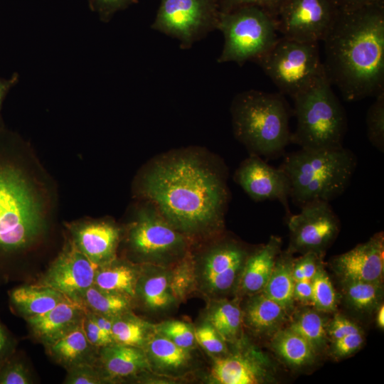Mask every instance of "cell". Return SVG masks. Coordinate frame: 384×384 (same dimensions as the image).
Returning a JSON list of instances; mask_svg holds the SVG:
<instances>
[{
	"label": "cell",
	"mask_w": 384,
	"mask_h": 384,
	"mask_svg": "<svg viewBox=\"0 0 384 384\" xmlns=\"http://www.w3.org/2000/svg\"><path fill=\"white\" fill-rule=\"evenodd\" d=\"M141 192L183 235L222 225L228 198L225 179L197 154L178 152L155 161L142 176Z\"/></svg>",
	"instance_id": "obj_1"
},
{
	"label": "cell",
	"mask_w": 384,
	"mask_h": 384,
	"mask_svg": "<svg viewBox=\"0 0 384 384\" xmlns=\"http://www.w3.org/2000/svg\"><path fill=\"white\" fill-rule=\"evenodd\" d=\"M322 42L325 74L344 100L384 92V4L338 9Z\"/></svg>",
	"instance_id": "obj_2"
},
{
	"label": "cell",
	"mask_w": 384,
	"mask_h": 384,
	"mask_svg": "<svg viewBox=\"0 0 384 384\" xmlns=\"http://www.w3.org/2000/svg\"><path fill=\"white\" fill-rule=\"evenodd\" d=\"M20 151L14 139L0 132V259L29 247L46 225L45 199Z\"/></svg>",
	"instance_id": "obj_3"
},
{
	"label": "cell",
	"mask_w": 384,
	"mask_h": 384,
	"mask_svg": "<svg viewBox=\"0 0 384 384\" xmlns=\"http://www.w3.org/2000/svg\"><path fill=\"white\" fill-rule=\"evenodd\" d=\"M291 112L280 92L256 90L241 92L230 105L234 135L251 154L278 156L291 143Z\"/></svg>",
	"instance_id": "obj_4"
},
{
	"label": "cell",
	"mask_w": 384,
	"mask_h": 384,
	"mask_svg": "<svg viewBox=\"0 0 384 384\" xmlns=\"http://www.w3.org/2000/svg\"><path fill=\"white\" fill-rule=\"evenodd\" d=\"M357 166L354 153L343 146L288 154L281 168L291 184L290 198L300 208L314 201L330 202L348 188Z\"/></svg>",
	"instance_id": "obj_5"
},
{
	"label": "cell",
	"mask_w": 384,
	"mask_h": 384,
	"mask_svg": "<svg viewBox=\"0 0 384 384\" xmlns=\"http://www.w3.org/2000/svg\"><path fill=\"white\" fill-rule=\"evenodd\" d=\"M292 100L297 126L292 132L291 143L305 150L343 146L346 115L325 72Z\"/></svg>",
	"instance_id": "obj_6"
},
{
	"label": "cell",
	"mask_w": 384,
	"mask_h": 384,
	"mask_svg": "<svg viewBox=\"0 0 384 384\" xmlns=\"http://www.w3.org/2000/svg\"><path fill=\"white\" fill-rule=\"evenodd\" d=\"M217 30L224 37L218 63L242 65L265 54L278 39L276 18L254 6L220 11Z\"/></svg>",
	"instance_id": "obj_7"
},
{
	"label": "cell",
	"mask_w": 384,
	"mask_h": 384,
	"mask_svg": "<svg viewBox=\"0 0 384 384\" xmlns=\"http://www.w3.org/2000/svg\"><path fill=\"white\" fill-rule=\"evenodd\" d=\"M277 86L292 98L311 85L324 72L319 43L279 37L255 61Z\"/></svg>",
	"instance_id": "obj_8"
},
{
	"label": "cell",
	"mask_w": 384,
	"mask_h": 384,
	"mask_svg": "<svg viewBox=\"0 0 384 384\" xmlns=\"http://www.w3.org/2000/svg\"><path fill=\"white\" fill-rule=\"evenodd\" d=\"M219 15L217 0H160L151 27L189 49L217 30Z\"/></svg>",
	"instance_id": "obj_9"
},
{
	"label": "cell",
	"mask_w": 384,
	"mask_h": 384,
	"mask_svg": "<svg viewBox=\"0 0 384 384\" xmlns=\"http://www.w3.org/2000/svg\"><path fill=\"white\" fill-rule=\"evenodd\" d=\"M132 250L146 262H166L183 253L182 233L170 225L155 208H142L128 234Z\"/></svg>",
	"instance_id": "obj_10"
},
{
	"label": "cell",
	"mask_w": 384,
	"mask_h": 384,
	"mask_svg": "<svg viewBox=\"0 0 384 384\" xmlns=\"http://www.w3.org/2000/svg\"><path fill=\"white\" fill-rule=\"evenodd\" d=\"M288 228V251L302 255L309 252L324 254L339 233L340 221L330 202L314 201L289 217Z\"/></svg>",
	"instance_id": "obj_11"
},
{
	"label": "cell",
	"mask_w": 384,
	"mask_h": 384,
	"mask_svg": "<svg viewBox=\"0 0 384 384\" xmlns=\"http://www.w3.org/2000/svg\"><path fill=\"white\" fill-rule=\"evenodd\" d=\"M338 9L333 0H287L276 18L282 36L301 41H322Z\"/></svg>",
	"instance_id": "obj_12"
},
{
	"label": "cell",
	"mask_w": 384,
	"mask_h": 384,
	"mask_svg": "<svg viewBox=\"0 0 384 384\" xmlns=\"http://www.w3.org/2000/svg\"><path fill=\"white\" fill-rule=\"evenodd\" d=\"M98 267L71 239L43 276L40 284L50 287L79 303L82 294L94 284Z\"/></svg>",
	"instance_id": "obj_13"
},
{
	"label": "cell",
	"mask_w": 384,
	"mask_h": 384,
	"mask_svg": "<svg viewBox=\"0 0 384 384\" xmlns=\"http://www.w3.org/2000/svg\"><path fill=\"white\" fill-rule=\"evenodd\" d=\"M235 178L253 200H276L289 211L291 184L287 174L281 167L271 166L260 156L251 154L237 169Z\"/></svg>",
	"instance_id": "obj_14"
},
{
	"label": "cell",
	"mask_w": 384,
	"mask_h": 384,
	"mask_svg": "<svg viewBox=\"0 0 384 384\" xmlns=\"http://www.w3.org/2000/svg\"><path fill=\"white\" fill-rule=\"evenodd\" d=\"M247 254L234 242H225L207 252L201 260L198 278L204 290L210 294L228 292L241 273Z\"/></svg>",
	"instance_id": "obj_15"
},
{
	"label": "cell",
	"mask_w": 384,
	"mask_h": 384,
	"mask_svg": "<svg viewBox=\"0 0 384 384\" xmlns=\"http://www.w3.org/2000/svg\"><path fill=\"white\" fill-rule=\"evenodd\" d=\"M331 265L341 280L382 282L384 273L383 233H377L368 241L334 257Z\"/></svg>",
	"instance_id": "obj_16"
},
{
	"label": "cell",
	"mask_w": 384,
	"mask_h": 384,
	"mask_svg": "<svg viewBox=\"0 0 384 384\" xmlns=\"http://www.w3.org/2000/svg\"><path fill=\"white\" fill-rule=\"evenodd\" d=\"M73 240L93 263L98 266L114 260L119 240V230L115 225L100 221L76 224L71 228Z\"/></svg>",
	"instance_id": "obj_17"
},
{
	"label": "cell",
	"mask_w": 384,
	"mask_h": 384,
	"mask_svg": "<svg viewBox=\"0 0 384 384\" xmlns=\"http://www.w3.org/2000/svg\"><path fill=\"white\" fill-rule=\"evenodd\" d=\"M85 313L82 305L70 299L43 314L26 318V321L34 337L46 346L81 324Z\"/></svg>",
	"instance_id": "obj_18"
},
{
	"label": "cell",
	"mask_w": 384,
	"mask_h": 384,
	"mask_svg": "<svg viewBox=\"0 0 384 384\" xmlns=\"http://www.w3.org/2000/svg\"><path fill=\"white\" fill-rule=\"evenodd\" d=\"M268 376L262 356L242 353L216 359L210 371L213 380L220 384H257Z\"/></svg>",
	"instance_id": "obj_19"
},
{
	"label": "cell",
	"mask_w": 384,
	"mask_h": 384,
	"mask_svg": "<svg viewBox=\"0 0 384 384\" xmlns=\"http://www.w3.org/2000/svg\"><path fill=\"white\" fill-rule=\"evenodd\" d=\"M281 246V238L272 236L267 244L247 256L240 275V284L244 292L257 294L262 292L272 274Z\"/></svg>",
	"instance_id": "obj_20"
},
{
	"label": "cell",
	"mask_w": 384,
	"mask_h": 384,
	"mask_svg": "<svg viewBox=\"0 0 384 384\" xmlns=\"http://www.w3.org/2000/svg\"><path fill=\"white\" fill-rule=\"evenodd\" d=\"M99 361L109 380L136 375L150 364L141 348L116 343L101 347Z\"/></svg>",
	"instance_id": "obj_21"
},
{
	"label": "cell",
	"mask_w": 384,
	"mask_h": 384,
	"mask_svg": "<svg viewBox=\"0 0 384 384\" xmlns=\"http://www.w3.org/2000/svg\"><path fill=\"white\" fill-rule=\"evenodd\" d=\"M10 299L17 311L26 319L43 314L71 299L50 287L39 284L23 285L13 289Z\"/></svg>",
	"instance_id": "obj_22"
},
{
	"label": "cell",
	"mask_w": 384,
	"mask_h": 384,
	"mask_svg": "<svg viewBox=\"0 0 384 384\" xmlns=\"http://www.w3.org/2000/svg\"><path fill=\"white\" fill-rule=\"evenodd\" d=\"M46 347L50 356L66 369L79 363L95 362V347L89 342L86 336L83 321L68 334Z\"/></svg>",
	"instance_id": "obj_23"
},
{
	"label": "cell",
	"mask_w": 384,
	"mask_h": 384,
	"mask_svg": "<svg viewBox=\"0 0 384 384\" xmlns=\"http://www.w3.org/2000/svg\"><path fill=\"white\" fill-rule=\"evenodd\" d=\"M139 276V271L134 265L116 262L114 260L98 267L93 284L101 289L132 299L136 296Z\"/></svg>",
	"instance_id": "obj_24"
},
{
	"label": "cell",
	"mask_w": 384,
	"mask_h": 384,
	"mask_svg": "<svg viewBox=\"0 0 384 384\" xmlns=\"http://www.w3.org/2000/svg\"><path fill=\"white\" fill-rule=\"evenodd\" d=\"M292 252L278 255L272 274L262 293L281 305L286 311L294 306V279L292 275Z\"/></svg>",
	"instance_id": "obj_25"
},
{
	"label": "cell",
	"mask_w": 384,
	"mask_h": 384,
	"mask_svg": "<svg viewBox=\"0 0 384 384\" xmlns=\"http://www.w3.org/2000/svg\"><path fill=\"white\" fill-rule=\"evenodd\" d=\"M272 346L276 353L293 367L309 365L315 359L316 352L311 346L289 327L275 333Z\"/></svg>",
	"instance_id": "obj_26"
},
{
	"label": "cell",
	"mask_w": 384,
	"mask_h": 384,
	"mask_svg": "<svg viewBox=\"0 0 384 384\" xmlns=\"http://www.w3.org/2000/svg\"><path fill=\"white\" fill-rule=\"evenodd\" d=\"M248 303L245 318L247 325L260 333L277 329L285 319L286 310L278 303L260 292Z\"/></svg>",
	"instance_id": "obj_27"
},
{
	"label": "cell",
	"mask_w": 384,
	"mask_h": 384,
	"mask_svg": "<svg viewBox=\"0 0 384 384\" xmlns=\"http://www.w3.org/2000/svg\"><path fill=\"white\" fill-rule=\"evenodd\" d=\"M148 360L164 371H176L186 367L190 361L188 349L181 348L166 336L156 335L147 340Z\"/></svg>",
	"instance_id": "obj_28"
},
{
	"label": "cell",
	"mask_w": 384,
	"mask_h": 384,
	"mask_svg": "<svg viewBox=\"0 0 384 384\" xmlns=\"http://www.w3.org/2000/svg\"><path fill=\"white\" fill-rule=\"evenodd\" d=\"M171 275L164 272L139 276L136 296L139 294L144 305L151 310L166 309L174 302L171 285Z\"/></svg>",
	"instance_id": "obj_29"
},
{
	"label": "cell",
	"mask_w": 384,
	"mask_h": 384,
	"mask_svg": "<svg viewBox=\"0 0 384 384\" xmlns=\"http://www.w3.org/2000/svg\"><path fill=\"white\" fill-rule=\"evenodd\" d=\"M79 303L86 311L112 318L129 312L131 309V298L94 284L85 290Z\"/></svg>",
	"instance_id": "obj_30"
},
{
	"label": "cell",
	"mask_w": 384,
	"mask_h": 384,
	"mask_svg": "<svg viewBox=\"0 0 384 384\" xmlns=\"http://www.w3.org/2000/svg\"><path fill=\"white\" fill-rule=\"evenodd\" d=\"M348 304L357 311L370 312L379 307L383 298L382 282L341 280Z\"/></svg>",
	"instance_id": "obj_31"
},
{
	"label": "cell",
	"mask_w": 384,
	"mask_h": 384,
	"mask_svg": "<svg viewBox=\"0 0 384 384\" xmlns=\"http://www.w3.org/2000/svg\"><path fill=\"white\" fill-rule=\"evenodd\" d=\"M242 314L239 306L230 301H220L208 314L209 323L225 341H233L240 334Z\"/></svg>",
	"instance_id": "obj_32"
},
{
	"label": "cell",
	"mask_w": 384,
	"mask_h": 384,
	"mask_svg": "<svg viewBox=\"0 0 384 384\" xmlns=\"http://www.w3.org/2000/svg\"><path fill=\"white\" fill-rule=\"evenodd\" d=\"M289 328L301 335L316 353L326 344V324L316 309H306L297 312Z\"/></svg>",
	"instance_id": "obj_33"
},
{
	"label": "cell",
	"mask_w": 384,
	"mask_h": 384,
	"mask_svg": "<svg viewBox=\"0 0 384 384\" xmlns=\"http://www.w3.org/2000/svg\"><path fill=\"white\" fill-rule=\"evenodd\" d=\"M114 343L139 347L147 341V325L129 312L114 317L112 324Z\"/></svg>",
	"instance_id": "obj_34"
},
{
	"label": "cell",
	"mask_w": 384,
	"mask_h": 384,
	"mask_svg": "<svg viewBox=\"0 0 384 384\" xmlns=\"http://www.w3.org/2000/svg\"><path fill=\"white\" fill-rule=\"evenodd\" d=\"M313 304L321 312H331L336 309L337 294L326 272L321 266L311 280Z\"/></svg>",
	"instance_id": "obj_35"
},
{
	"label": "cell",
	"mask_w": 384,
	"mask_h": 384,
	"mask_svg": "<svg viewBox=\"0 0 384 384\" xmlns=\"http://www.w3.org/2000/svg\"><path fill=\"white\" fill-rule=\"evenodd\" d=\"M366 117L367 137L370 143L379 151L384 152V92L375 97Z\"/></svg>",
	"instance_id": "obj_36"
},
{
	"label": "cell",
	"mask_w": 384,
	"mask_h": 384,
	"mask_svg": "<svg viewBox=\"0 0 384 384\" xmlns=\"http://www.w3.org/2000/svg\"><path fill=\"white\" fill-rule=\"evenodd\" d=\"M64 380L66 384H100L110 380L95 363H82L68 369Z\"/></svg>",
	"instance_id": "obj_37"
},
{
	"label": "cell",
	"mask_w": 384,
	"mask_h": 384,
	"mask_svg": "<svg viewBox=\"0 0 384 384\" xmlns=\"http://www.w3.org/2000/svg\"><path fill=\"white\" fill-rule=\"evenodd\" d=\"M159 333L171 339L178 346L189 349L196 340L195 333L187 324L180 321L164 323L159 329Z\"/></svg>",
	"instance_id": "obj_38"
},
{
	"label": "cell",
	"mask_w": 384,
	"mask_h": 384,
	"mask_svg": "<svg viewBox=\"0 0 384 384\" xmlns=\"http://www.w3.org/2000/svg\"><path fill=\"white\" fill-rule=\"evenodd\" d=\"M324 254L309 252L297 260H293L292 275L294 281L312 280L319 268L323 266Z\"/></svg>",
	"instance_id": "obj_39"
},
{
	"label": "cell",
	"mask_w": 384,
	"mask_h": 384,
	"mask_svg": "<svg viewBox=\"0 0 384 384\" xmlns=\"http://www.w3.org/2000/svg\"><path fill=\"white\" fill-rule=\"evenodd\" d=\"M287 0H217L220 11L226 12L235 9L246 6H257L271 16H277Z\"/></svg>",
	"instance_id": "obj_40"
},
{
	"label": "cell",
	"mask_w": 384,
	"mask_h": 384,
	"mask_svg": "<svg viewBox=\"0 0 384 384\" xmlns=\"http://www.w3.org/2000/svg\"><path fill=\"white\" fill-rule=\"evenodd\" d=\"M31 374L26 366L18 360L9 359L0 368V384H29Z\"/></svg>",
	"instance_id": "obj_41"
},
{
	"label": "cell",
	"mask_w": 384,
	"mask_h": 384,
	"mask_svg": "<svg viewBox=\"0 0 384 384\" xmlns=\"http://www.w3.org/2000/svg\"><path fill=\"white\" fill-rule=\"evenodd\" d=\"M196 341L208 353L218 354L225 351L224 340L208 322L195 331Z\"/></svg>",
	"instance_id": "obj_42"
},
{
	"label": "cell",
	"mask_w": 384,
	"mask_h": 384,
	"mask_svg": "<svg viewBox=\"0 0 384 384\" xmlns=\"http://www.w3.org/2000/svg\"><path fill=\"white\" fill-rule=\"evenodd\" d=\"M192 261L185 259L178 267L174 275H171V289L174 297H183L191 286L193 280Z\"/></svg>",
	"instance_id": "obj_43"
},
{
	"label": "cell",
	"mask_w": 384,
	"mask_h": 384,
	"mask_svg": "<svg viewBox=\"0 0 384 384\" xmlns=\"http://www.w3.org/2000/svg\"><path fill=\"white\" fill-rule=\"evenodd\" d=\"M90 8L101 20L108 21L117 11L125 9L138 0H89Z\"/></svg>",
	"instance_id": "obj_44"
},
{
	"label": "cell",
	"mask_w": 384,
	"mask_h": 384,
	"mask_svg": "<svg viewBox=\"0 0 384 384\" xmlns=\"http://www.w3.org/2000/svg\"><path fill=\"white\" fill-rule=\"evenodd\" d=\"M361 332L353 333L333 341L332 353L336 357H346L357 351L363 344Z\"/></svg>",
	"instance_id": "obj_45"
},
{
	"label": "cell",
	"mask_w": 384,
	"mask_h": 384,
	"mask_svg": "<svg viewBox=\"0 0 384 384\" xmlns=\"http://www.w3.org/2000/svg\"><path fill=\"white\" fill-rule=\"evenodd\" d=\"M357 332H361L360 328L354 322L342 315H335L333 319L326 324L327 336L333 341Z\"/></svg>",
	"instance_id": "obj_46"
},
{
	"label": "cell",
	"mask_w": 384,
	"mask_h": 384,
	"mask_svg": "<svg viewBox=\"0 0 384 384\" xmlns=\"http://www.w3.org/2000/svg\"><path fill=\"white\" fill-rule=\"evenodd\" d=\"M83 328L89 342L95 348H101L114 343L103 333L87 311L83 319Z\"/></svg>",
	"instance_id": "obj_47"
},
{
	"label": "cell",
	"mask_w": 384,
	"mask_h": 384,
	"mask_svg": "<svg viewBox=\"0 0 384 384\" xmlns=\"http://www.w3.org/2000/svg\"><path fill=\"white\" fill-rule=\"evenodd\" d=\"M294 299L304 304H313V286L311 280L296 281L294 287Z\"/></svg>",
	"instance_id": "obj_48"
},
{
	"label": "cell",
	"mask_w": 384,
	"mask_h": 384,
	"mask_svg": "<svg viewBox=\"0 0 384 384\" xmlns=\"http://www.w3.org/2000/svg\"><path fill=\"white\" fill-rule=\"evenodd\" d=\"M338 9L354 10L368 6L384 4V0H333Z\"/></svg>",
	"instance_id": "obj_49"
},
{
	"label": "cell",
	"mask_w": 384,
	"mask_h": 384,
	"mask_svg": "<svg viewBox=\"0 0 384 384\" xmlns=\"http://www.w3.org/2000/svg\"><path fill=\"white\" fill-rule=\"evenodd\" d=\"M11 351L12 342L0 322V368L9 359Z\"/></svg>",
	"instance_id": "obj_50"
},
{
	"label": "cell",
	"mask_w": 384,
	"mask_h": 384,
	"mask_svg": "<svg viewBox=\"0 0 384 384\" xmlns=\"http://www.w3.org/2000/svg\"><path fill=\"white\" fill-rule=\"evenodd\" d=\"M86 311L92 317V319L95 321V323L97 324L100 329L103 331V333L113 341L112 329V324H113L114 318L92 313L88 311Z\"/></svg>",
	"instance_id": "obj_51"
},
{
	"label": "cell",
	"mask_w": 384,
	"mask_h": 384,
	"mask_svg": "<svg viewBox=\"0 0 384 384\" xmlns=\"http://www.w3.org/2000/svg\"><path fill=\"white\" fill-rule=\"evenodd\" d=\"M18 75L14 73L10 78H0V113L3 102L9 90L18 82ZM2 122L0 114V123Z\"/></svg>",
	"instance_id": "obj_52"
},
{
	"label": "cell",
	"mask_w": 384,
	"mask_h": 384,
	"mask_svg": "<svg viewBox=\"0 0 384 384\" xmlns=\"http://www.w3.org/2000/svg\"><path fill=\"white\" fill-rule=\"evenodd\" d=\"M376 321L378 326L380 329H383L384 327V306L383 304H380L378 307Z\"/></svg>",
	"instance_id": "obj_53"
}]
</instances>
